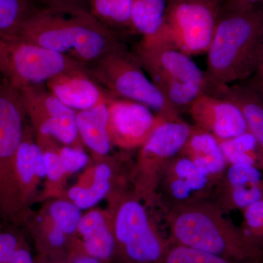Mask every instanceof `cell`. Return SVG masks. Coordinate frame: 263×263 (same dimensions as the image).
<instances>
[{
  "label": "cell",
  "instance_id": "obj_1",
  "mask_svg": "<svg viewBox=\"0 0 263 263\" xmlns=\"http://www.w3.org/2000/svg\"><path fill=\"white\" fill-rule=\"evenodd\" d=\"M16 35L86 65L126 48L115 31L86 11L39 7Z\"/></svg>",
  "mask_w": 263,
  "mask_h": 263
},
{
  "label": "cell",
  "instance_id": "obj_2",
  "mask_svg": "<svg viewBox=\"0 0 263 263\" xmlns=\"http://www.w3.org/2000/svg\"><path fill=\"white\" fill-rule=\"evenodd\" d=\"M262 37L260 7L230 10L221 6L206 53L209 91L252 78L257 69Z\"/></svg>",
  "mask_w": 263,
  "mask_h": 263
},
{
  "label": "cell",
  "instance_id": "obj_3",
  "mask_svg": "<svg viewBox=\"0 0 263 263\" xmlns=\"http://www.w3.org/2000/svg\"><path fill=\"white\" fill-rule=\"evenodd\" d=\"M209 199L176 208L164 215L175 245L236 261L263 257L262 246L235 226Z\"/></svg>",
  "mask_w": 263,
  "mask_h": 263
},
{
  "label": "cell",
  "instance_id": "obj_4",
  "mask_svg": "<svg viewBox=\"0 0 263 263\" xmlns=\"http://www.w3.org/2000/svg\"><path fill=\"white\" fill-rule=\"evenodd\" d=\"M133 54L152 82L179 113L189 110L198 97L209 91L206 73L192 57L182 52L139 43Z\"/></svg>",
  "mask_w": 263,
  "mask_h": 263
},
{
  "label": "cell",
  "instance_id": "obj_5",
  "mask_svg": "<svg viewBox=\"0 0 263 263\" xmlns=\"http://www.w3.org/2000/svg\"><path fill=\"white\" fill-rule=\"evenodd\" d=\"M86 66L93 80L113 98L143 104L166 120L181 119L177 109L147 77L127 48L108 53Z\"/></svg>",
  "mask_w": 263,
  "mask_h": 263
},
{
  "label": "cell",
  "instance_id": "obj_6",
  "mask_svg": "<svg viewBox=\"0 0 263 263\" xmlns=\"http://www.w3.org/2000/svg\"><path fill=\"white\" fill-rule=\"evenodd\" d=\"M222 3L204 0L168 1L158 32L140 43L173 48L190 57L207 53Z\"/></svg>",
  "mask_w": 263,
  "mask_h": 263
},
{
  "label": "cell",
  "instance_id": "obj_7",
  "mask_svg": "<svg viewBox=\"0 0 263 263\" xmlns=\"http://www.w3.org/2000/svg\"><path fill=\"white\" fill-rule=\"evenodd\" d=\"M110 214L116 243L136 263H161L168 247L161 238L146 206L134 193H112Z\"/></svg>",
  "mask_w": 263,
  "mask_h": 263
},
{
  "label": "cell",
  "instance_id": "obj_8",
  "mask_svg": "<svg viewBox=\"0 0 263 263\" xmlns=\"http://www.w3.org/2000/svg\"><path fill=\"white\" fill-rule=\"evenodd\" d=\"M27 114L20 89L0 81V219H17L14 191L15 157L23 139Z\"/></svg>",
  "mask_w": 263,
  "mask_h": 263
},
{
  "label": "cell",
  "instance_id": "obj_9",
  "mask_svg": "<svg viewBox=\"0 0 263 263\" xmlns=\"http://www.w3.org/2000/svg\"><path fill=\"white\" fill-rule=\"evenodd\" d=\"M85 67L18 35L0 34V73L18 89L45 84L63 71Z\"/></svg>",
  "mask_w": 263,
  "mask_h": 263
},
{
  "label": "cell",
  "instance_id": "obj_10",
  "mask_svg": "<svg viewBox=\"0 0 263 263\" xmlns=\"http://www.w3.org/2000/svg\"><path fill=\"white\" fill-rule=\"evenodd\" d=\"M193 125L182 119L164 121L140 148L129 175L133 193L152 206L157 182L170 161L180 155Z\"/></svg>",
  "mask_w": 263,
  "mask_h": 263
},
{
  "label": "cell",
  "instance_id": "obj_11",
  "mask_svg": "<svg viewBox=\"0 0 263 263\" xmlns=\"http://www.w3.org/2000/svg\"><path fill=\"white\" fill-rule=\"evenodd\" d=\"M19 89L34 135L50 137L65 146L83 148L76 110L62 103L45 84Z\"/></svg>",
  "mask_w": 263,
  "mask_h": 263
},
{
  "label": "cell",
  "instance_id": "obj_12",
  "mask_svg": "<svg viewBox=\"0 0 263 263\" xmlns=\"http://www.w3.org/2000/svg\"><path fill=\"white\" fill-rule=\"evenodd\" d=\"M216 185L193 161L179 155L162 171L152 205L160 207L165 215L176 208L209 200Z\"/></svg>",
  "mask_w": 263,
  "mask_h": 263
},
{
  "label": "cell",
  "instance_id": "obj_13",
  "mask_svg": "<svg viewBox=\"0 0 263 263\" xmlns=\"http://www.w3.org/2000/svg\"><path fill=\"white\" fill-rule=\"evenodd\" d=\"M108 130L112 146L141 148L161 124L167 121L143 104L111 98L108 103Z\"/></svg>",
  "mask_w": 263,
  "mask_h": 263
},
{
  "label": "cell",
  "instance_id": "obj_14",
  "mask_svg": "<svg viewBox=\"0 0 263 263\" xmlns=\"http://www.w3.org/2000/svg\"><path fill=\"white\" fill-rule=\"evenodd\" d=\"M44 179L46 169L42 150L36 141L30 124L27 122L15 162V201L18 220L25 217Z\"/></svg>",
  "mask_w": 263,
  "mask_h": 263
},
{
  "label": "cell",
  "instance_id": "obj_15",
  "mask_svg": "<svg viewBox=\"0 0 263 263\" xmlns=\"http://www.w3.org/2000/svg\"><path fill=\"white\" fill-rule=\"evenodd\" d=\"M188 110L194 125L217 139H229L249 131L241 110L229 99L204 93L193 102Z\"/></svg>",
  "mask_w": 263,
  "mask_h": 263
},
{
  "label": "cell",
  "instance_id": "obj_16",
  "mask_svg": "<svg viewBox=\"0 0 263 263\" xmlns=\"http://www.w3.org/2000/svg\"><path fill=\"white\" fill-rule=\"evenodd\" d=\"M262 199V171L241 164L228 166L211 197L226 213L243 211Z\"/></svg>",
  "mask_w": 263,
  "mask_h": 263
},
{
  "label": "cell",
  "instance_id": "obj_17",
  "mask_svg": "<svg viewBox=\"0 0 263 263\" xmlns=\"http://www.w3.org/2000/svg\"><path fill=\"white\" fill-rule=\"evenodd\" d=\"M45 84L58 100L76 111L94 108L113 98L93 80L87 66L63 71Z\"/></svg>",
  "mask_w": 263,
  "mask_h": 263
},
{
  "label": "cell",
  "instance_id": "obj_18",
  "mask_svg": "<svg viewBox=\"0 0 263 263\" xmlns=\"http://www.w3.org/2000/svg\"><path fill=\"white\" fill-rule=\"evenodd\" d=\"M118 162L106 157L98 159V162L88 169L79 182L67 192V198L82 210L95 206L116 190Z\"/></svg>",
  "mask_w": 263,
  "mask_h": 263
},
{
  "label": "cell",
  "instance_id": "obj_19",
  "mask_svg": "<svg viewBox=\"0 0 263 263\" xmlns=\"http://www.w3.org/2000/svg\"><path fill=\"white\" fill-rule=\"evenodd\" d=\"M180 155L193 161L216 184L228 166L219 140L195 125Z\"/></svg>",
  "mask_w": 263,
  "mask_h": 263
},
{
  "label": "cell",
  "instance_id": "obj_20",
  "mask_svg": "<svg viewBox=\"0 0 263 263\" xmlns=\"http://www.w3.org/2000/svg\"><path fill=\"white\" fill-rule=\"evenodd\" d=\"M90 257L107 259L113 255L117 243L110 211L93 209L83 214L78 232Z\"/></svg>",
  "mask_w": 263,
  "mask_h": 263
},
{
  "label": "cell",
  "instance_id": "obj_21",
  "mask_svg": "<svg viewBox=\"0 0 263 263\" xmlns=\"http://www.w3.org/2000/svg\"><path fill=\"white\" fill-rule=\"evenodd\" d=\"M108 102L76 111V124L81 141L98 159L106 157L113 146L108 130Z\"/></svg>",
  "mask_w": 263,
  "mask_h": 263
},
{
  "label": "cell",
  "instance_id": "obj_22",
  "mask_svg": "<svg viewBox=\"0 0 263 263\" xmlns=\"http://www.w3.org/2000/svg\"><path fill=\"white\" fill-rule=\"evenodd\" d=\"M217 96L234 102L245 116L249 133L257 140L263 150V97L247 82L220 86L211 90Z\"/></svg>",
  "mask_w": 263,
  "mask_h": 263
},
{
  "label": "cell",
  "instance_id": "obj_23",
  "mask_svg": "<svg viewBox=\"0 0 263 263\" xmlns=\"http://www.w3.org/2000/svg\"><path fill=\"white\" fill-rule=\"evenodd\" d=\"M167 3L166 0H132L130 30L148 38L158 32L163 22Z\"/></svg>",
  "mask_w": 263,
  "mask_h": 263
},
{
  "label": "cell",
  "instance_id": "obj_24",
  "mask_svg": "<svg viewBox=\"0 0 263 263\" xmlns=\"http://www.w3.org/2000/svg\"><path fill=\"white\" fill-rule=\"evenodd\" d=\"M219 141L228 165L248 164L263 171V150L252 133Z\"/></svg>",
  "mask_w": 263,
  "mask_h": 263
},
{
  "label": "cell",
  "instance_id": "obj_25",
  "mask_svg": "<svg viewBox=\"0 0 263 263\" xmlns=\"http://www.w3.org/2000/svg\"><path fill=\"white\" fill-rule=\"evenodd\" d=\"M35 136L36 141L42 150L45 169H46V183L45 193L50 197L60 196L62 186L67 179L65 170L57 151L58 142L48 136Z\"/></svg>",
  "mask_w": 263,
  "mask_h": 263
},
{
  "label": "cell",
  "instance_id": "obj_26",
  "mask_svg": "<svg viewBox=\"0 0 263 263\" xmlns=\"http://www.w3.org/2000/svg\"><path fill=\"white\" fill-rule=\"evenodd\" d=\"M132 0H91L90 13L109 28L130 30Z\"/></svg>",
  "mask_w": 263,
  "mask_h": 263
},
{
  "label": "cell",
  "instance_id": "obj_27",
  "mask_svg": "<svg viewBox=\"0 0 263 263\" xmlns=\"http://www.w3.org/2000/svg\"><path fill=\"white\" fill-rule=\"evenodd\" d=\"M39 7L35 0H0V34L16 35Z\"/></svg>",
  "mask_w": 263,
  "mask_h": 263
},
{
  "label": "cell",
  "instance_id": "obj_28",
  "mask_svg": "<svg viewBox=\"0 0 263 263\" xmlns=\"http://www.w3.org/2000/svg\"><path fill=\"white\" fill-rule=\"evenodd\" d=\"M81 210L68 199H57L48 204L46 218L67 235L77 233L82 217Z\"/></svg>",
  "mask_w": 263,
  "mask_h": 263
},
{
  "label": "cell",
  "instance_id": "obj_29",
  "mask_svg": "<svg viewBox=\"0 0 263 263\" xmlns=\"http://www.w3.org/2000/svg\"><path fill=\"white\" fill-rule=\"evenodd\" d=\"M161 263H263V257L247 261L232 260L199 249L175 245L168 247Z\"/></svg>",
  "mask_w": 263,
  "mask_h": 263
},
{
  "label": "cell",
  "instance_id": "obj_30",
  "mask_svg": "<svg viewBox=\"0 0 263 263\" xmlns=\"http://www.w3.org/2000/svg\"><path fill=\"white\" fill-rule=\"evenodd\" d=\"M59 143L58 142L57 145V153L67 176L84 168L89 163V156L84 148L62 144L59 146Z\"/></svg>",
  "mask_w": 263,
  "mask_h": 263
},
{
  "label": "cell",
  "instance_id": "obj_31",
  "mask_svg": "<svg viewBox=\"0 0 263 263\" xmlns=\"http://www.w3.org/2000/svg\"><path fill=\"white\" fill-rule=\"evenodd\" d=\"M241 212L243 222L240 228L246 234L257 240V235L263 228V199L251 204Z\"/></svg>",
  "mask_w": 263,
  "mask_h": 263
},
{
  "label": "cell",
  "instance_id": "obj_32",
  "mask_svg": "<svg viewBox=\"0 0 263 263\" xmlns=\"http://www.w3.org/2000/svg\"><path fill=\"white\" fill-rule=\"evenodd\" d=\"M41 8L62 11L90 12L91 0H35Z\"/></svg>",
  "mask_w": 263,
  "mask_h": 263
},
{
  "label": "cell",
  "instance_id": "obj_33",
  "mask_svg": "<svg viewBox=\"0 0 263 263\" xmlns=\"http://www.w3.org/2000/svg\"><path fill=\"white\" fill-rule=\"evenodd\" d=\"M21 245L20 238L14 232L0 231V263H9L12 256Z\"/></svg>",
  "mask_w": 263,
  "mask_h": 263
},
{
  "label": "cell",
  "instance_id": "obj_34",
  "mask_svg": "<svg viewBox=\"0 0 263 263\" xmlns=\"http://www.w3.org/2000/svg\"><path fill=\"white\" fill-rule=\"evenodd\" d=\"M43 224H44L45 228L47 232V237L48 242L50 245L54 247H60L65 243L66 238L67 235L57 228L56 226L51 222L46 216H44L42 221Z\"/></svg>",
  "mask_w": 263,
  "mask_h": 263
},
{
  "label": "cell",
  "instance_id": "obj_35",
  "mask_svg": "<svg viewBox=\"0 0 263 263\" xmlns=\"http://www.w3.org/2000/svg\"><path fill=\"white\" fill-rule=\"evenodd\" d=\"M263 0H224L223 8L230 10H248L259 6Z\"/></svg>",
  "mask_w": 263,
  "mask_h": 263
},
{
  "label": "cell",
  "instance_id": "obj_36",
  "mask_svg": "<svg viewBox=\"0 0 263 263\" xmlns=\"http://www.w3.org/2000/svg\"><path fill=\"white\" fill-rule=\"evenodd\" d=\"M9 263H34L32 255L22 245L15 250Z\"/></svg>",
  "mask_w": 263,
  "mask_h": 263
},
{
  "label": "cell",
  "instance_id": "obj_37",
  "mask_svg": "<svg viewBox=\"0 0 263 263\" xmlns=\"http://www.w3.org/2000/svg\"><path fill=\"white\" fill-rule=\"evenodd\" d=\"M249 79L254 80L263 81V37L262 44H261L260 51H259L258 62H257V69L255 73Z\"/></svg>",
  "mask_w": 263,
  "mask_h": 263
},
{
  "label": "cell",
  "instance_id": "obj_38",
  "mask_svg": "<svg viewBox=\"0 0 263 263\" xmlns=\"http://www.w3.org/2000/svg\"><path fill=\"white\" fill-rule=\"evenodd\" d=\"M247 84L250 85L252 88L257 90V91L263 97V81L254 80L249 79L247 81Z\"/></svg>",
  "mask_w": 263,
  "mask_h": 263
},
{
  "label": "cell",
  "instance_id": "obj_39",
  "mask_svg": "<svg viewBox=\"0 0 263 263\" xmlns=\"http://www.w3.org/2000/svg\"><path fill=\"white\" fill-rule=\"evenodd\" d=\"M74 263H100V262H99L98 259L88 256V257H83L76 259Z\"/></svg>",
  "mask_w": 263,
  "mask_h": 263
},
{
  "label": "cell",
  "instance_id": "obj_40",
  "mask_svg": "<svg viewBox=\"0 0 263 263\" xmlns=\"http://www.w3.org/2000/svg\"><path fill=\"white\" fill-rule=\"evenodd\" d=\"M257 240H258L259 242H260L261 243H263V228L259 232L258 234L257 235Z\"/></svg>",
  "mask_w": 263,
  "mask_h": 263
},
{
  "label": "cell",
  "instance_id": "obj_41",
  "mask_svg": "<svg viewBox=\"0 0 263 263\" xmlns=\"http://www.w3.org/2000/svg\"><path fill=\"white\" fill-rule=\"evenodd\" d=\"M168 1H189V0H168ZM204 1L224 2L223 0H204Z\"/></svg>",
  "mask_w": 263,
  "mask_h": 263
},
{
  "label": "cell",
  "instance_id": "obj_42",
  "mask_svg": "<svg viewBox=\"0 0 263 263\" xmlns=\"http://www.w3.org/2000/svg\"><path fill=\"white\" fill-rule=\"evenodd\" d=\"M3 78H4V77H3V76L1 75V73H0V81H1L2 79H3Z\"/></svg>",
  "mask_w": 263,
  "mask_h": 263
},
{
  "label": "cell",
  "instance_id": "obj_43",
  "mask_svg": "<svg viewBox=\"0 0 263 263\" xmlns=\"http://www.w3.org/2000/svg\"><path fill=\"white\" fill-rule=\"evenodd\" d=\"M259 7H260V8H262V10H263V3H262V4L259 5Z\"/></svg>",
  "mask_w": 263,
  "mask_h": 263
}]
</instances>
